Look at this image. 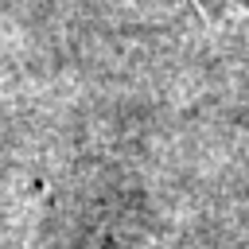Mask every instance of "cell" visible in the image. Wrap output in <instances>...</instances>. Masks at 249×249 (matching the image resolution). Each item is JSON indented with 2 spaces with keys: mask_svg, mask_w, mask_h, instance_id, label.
<instances>
[{
  "mask_svg": "<svg viewBox=\"0 0 249 249\" xmlns=\"http://www.w3.org/2000/svg\"><path fill=\"white\" fill-rule=\"evenodd\" d=\"M206 16H222V19H237L249 16V0H198Z\"/></svg>",
  "mask_w": 249,
  "mask_h": 249,
  "instance_id": "6da1fadb",
  "label": "cell"
}]
</instances>
